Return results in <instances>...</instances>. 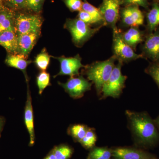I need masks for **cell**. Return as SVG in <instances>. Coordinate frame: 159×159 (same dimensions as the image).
<instances>
[{
  "mask_svg": "<svg viewBox=\"0 0 159 159\" xmlns=\"http://www.w3.org/2000/svg\"><path fill=\"white\" fill-rule=\"evenodd\" d=\"M131 129L139 146L147 148L153 147L159 142V133L154 121L146 112L127 111Z\"/></svg>",
  "mask_w": 159,
  "mask_h": 159,
  "instance_id": "1",
  "label": "cell"
},
{
  "mask_svg": "<svg viewBox=\"0 0 159 159\" xmlns=\"http://www.w3.org/2000/svg\"><path fill=\"white\" fill-rule=\"evenodd\" d=\"M116 60L113 55L106 60L96 61L84 67L88 79L94 84L99 95L101 94L102 87L110 77Z\"/></svg>",
  "mask_w": 159,
  "mask_h": 159,
  "instance_id": "2",
  "label": "cell"
},
{
  "mask_svg": "<svg viewBox=\"0 0 159 159\" xmlns=\"http://www.w3.org/2000/svg\"><path fill=\"white\" fill-rule=\"evenodd\" d=\"M103 27L92 28L89 25L79 19L68 18L66 20L64 28L68 30L72 36V41L78 48L82 47Z\"/></svg>",
  "mask_w": 159,
  "mask_h": 159,
  "instance_id": "3",
  "label": "cell"
},
{
  "mask_svg": "<svg viewBox=\"0 0 159 159\" xmlns=\"http://www.w3.org/2000/svg\"><path fill=\"white\" fill-rule=\"evenodd\" d=\"M43 23V18L39 14L16 12L14 28L17 35L41 32Z\"/></svg>",
  "mask_w": 159,
  "mask_h": 159,
  "instance_id": "4",
  "label": "cell"
},
{
  "mask_svg": "<svg viewBox=\"0 0 159 159\" xmlns=\"http://www.w3.org/2000/svg\"><path fill=\"white\" fill-rule=\"evenodd\" d=\"M122 65L123 63L119 61L117 64H115L110 77L102 87L101 93L103 98H117L121 95L127 79V77L122 75Z\"/></svg>",
  "mask_w": 159,
  "mask_h": 159,
  "instance_id": "5",
  "label": "cell"
},
{
  "mask_svg": "<svg viewBox=\"0 0 159 159\" xmlns=\"http://www.w3.org/2000/svg\"><path fill=\"white\" fill-rule=\"evenodd\" d=\"M121 32V30L118 29L113 31V52L117 60L123 63L139 58H144L142 54H136L134 50L123 41Z\"/></svg>",
  "mask_w": 159,
  "mask_h": 159,
  "instance_id": "6",
  "label": "cell"
},
{
  "mask_svg": "<svg viewBox=\"0 0 159 159\" xmlns=\"http://www.w3.org/2000/svg\"><path fill=\"white\" fill-rule=\"evenodd\" d=\"M122 0H102L99 8L100 14L104 20L105 26L116 31V25L120 19V11Z\"/></svg>",
  "mask_w": 159,
  "mask_h": 159,
  "instance_id": "7",
  "label": "cell"
},
{
  "mask_svg": "<svg viewBox=\"0 0 159 159\" xmlns=\"http://www.w3.org/2000/svg\"><path fill=\"white\" fill-rule=\"evenodd\" d=\"M65 90L74 99L81 98L85 92L90 90L92 83L82 76L70 77L65 83L58 82Z\"/></svg>",
  "mask_w": 159,
  "mask_h": 159,
  "instance_id": "8",
  "label": "cell"
},
{
  "mask_svg": "<svg viewBox=\"0 0 159 159\" xmlns=\"http://www.w3.org/2000/svg\"><path fill=\"white\" fill-rule=\"evenodd\" d=\"M120 19L124 27H139L144 25L145 16L139 6L130 5L121 8Z\"/></svg>",
  "mask_w": 159,
  "mask_h": 159,
  "instance_id": "9",
  "label": "cell"
},
{
  "mask_svg": "<svg viewBox=\"0 0 159 159\" xmlns=\"http://www.w3.org/2000/svg\"><path fill=\"white\" fill-rule=\"evenodd\" d=\"M141 50L144 58H148L152 62L159 63V28L145 35Z\"/></svg>",
  "mask_w": 159,
  "mask_h": 159,
  "instance_id": "10",
  "label": "cell"
},
{
  "mask_svg": "<svg viewBox=\"0 0 159 159\" xmlns=\"http://www.w3.org/2000/svg\"><path fill=\"white\" fill-rule=\"evenodd\" d=\"M53 57L57 60L60 63L59 72L54 77L61 75H67L70 77H74L79 75L80 69L85 66L82 64V59L78 54L73 57H68L62 56Z\"/></svg>",
  "mask_w": 159,
  "mask_h": 159,
  "instance_id": "11",
  "label": "cell"
},
{
  "mask_svg": "<svg viewBox=\"0 0 159 159\" xmlns=\"http://www.w3.org/2000/svg\"><path fill=\"white\" fill-rule=\"evenodd\" d=\"M156 157L139 148L118 147L112 149V159H149Z\"/></svg>",
  "mask_w": 159,
  "mask_h": 159,
  "instance_id": "12",
  "label": "cell"
},
{
  "mask_svg": "<svg viewBox=\"0 0 159 159\" xmlns=\"http://www.w3.org/2000/svg\"><path fill=\"white\" fill-rule=\"evenodd\" d=\"M0 45L9 54H20L17 35L14 30H8L0 32Z\"/></svg>",
  "mask_w": 159,
  "mask_h": 159,
  "instance_id": "13",
  "label": "cell"
},
{
  "mask_svg": "<svg viewBox=\"0 0 159 159\" xmlns=\"http://www.w3.org/2000/svg\"><path fill=\"white\" fill-rule=\"evenodd\" d=\"M40 35L41 32L17 35L20 54L29 57V54L34 48Z\"/></svg>",
  "mask_w": 159,
  "mask_h": 159,
  "instance_id": "14",
  "label": "cell"
},
{
  "mask_svg": "<svg viewBox=\"0 0 159 159\" xmlns=\"http://www.w3.org/2000/svg\"><path fill=\"white\" fill-rule=\"evenodd\" d=\"M122 39L134 50L136 51L137 46L144 42L145 35L139 27H130L125 32H121Z\"/></svg>",
  "mask_w": 159,
  "mask_h": 159,
  "instance_id": "15",
  "label": "cell"
},
{
  "mask_svg": "<svg viewBox=\"0 0 159 159\" xmlns=\"http://www.w3.org/2000/svg\"><path fill=\"white\" fill-rule=\"evenodd\" d=\"M25 122L26 128L30 136V145H32L34 142V119L32 101L29 91H28L27 101H26L25 111Z\"/></svg>",
  "mask_w": 159,
  "mask_h": 159,
  "instance_id": "16",
  "label": "cell"
},
{
  "mask_svg": "<svg viewBox=\"0 0 159 159\" xmlns=\"http://www.w3.org/2000/svg\"><path fill=\"white\" fill-rule=\"evenodd\" d=\"M16 12L6 6L0 11V32L8 30L15 31Z\"/></svg>",
  "mask_w": 159,
  "mask_h": 159,
  "instance_id": "17",
  "label": "cell"
},
{
  "mask_svg": "<svg viewBox=\"0 0 159 159\" xmlns=\"http://www.w3.org/2000/svg\"><path fill=\"white\" fill-rule=\"evenodd\" d=\"M32 62L28 59V57L21 54H9L5 60L6 64L11 67L20 70L25 73L27 66Z\"/></svg>",
  "mask_w": 159,
  "mask_h": 159,
  "instance_id": "18",
  "label": "cell"
},
{
  "mask_svg": "<svg viewBox=\"0 0 159 159\" xmlns=\"http://www.w3.org/2000/svg\"><path fill=\"white\" fill-rule=\"evenodd\" d=\"M146 30L147 33H152L159 25V4L152 3V8L146 14Z\"/></svg>",
  "mask_w": 159,
  "mask_h": 159,
  "instance_id": "19",
  "label": "cell"
},
{
  "mask_svg": "<svg viewBox=\"0 0 159 159\" xmlns=\"http://www.w3.org/2000/svg\"><path fill=\"white\" fill-rule=\"evenodd\" d=\"M83 2L82 10L86 11L90 15L97 21L99 26H105L104 20L98 8L91 5L87 0H83Z\"/></svg>",
  "mask_w": 159,
  "mask_h": 159,
  "instance_id": "20",
  "label": "cell"
},
{
  "mask_svg": "<svg viewBox=\"0 0 159 159\" xmlns=\"http://www.w3.org/2000/svg\"><path fill=\"white\" fill-rule=\"evenodd\" d=\"M112 149L107 147H95L89 154L87 159H111Z\"/></svg>",
  "mask_w": 159,
  "mask_h": 159,
  "instance_id": "21",
  "label": "cell"
},
{
  "mask_svg": "<svg viewBox=\"0 0 159 159\" xmlns=\"http://www.w3.org/2000/svg\"><path fill=\"white\" fill-rule=\"evenodd\" d=\"M51 56L46 48L43 49L34 59L35 65L42 71H46L50 64Z\"/></svg>",
  "mask_w": 159,
  "mask_h": 159,
  "instance_id": "22",
  "label": "cell"
},
{
  "mask_svg": "<svg viewBox=\"0 0 159 159\" xmlns=\"http://www.w3.org/2000/svg\"><path fill=\"white\" fill-rule=\"evenodd\" d=\"M88 129L85 125L77 124L71 126L69 132L74 140L80 142L85 135Z\"/></svg>",
  "mask_w": 159,
  "mask_h": 159,
  "instance_id": "23",
  "label": "cell"
},
{
  "mask_svg": "<svg viewBox=\"0 0 159 159\" xmlns=\"http://www.w3.org/2000/svg\"><path fill=\"white\" fill-rule=\"evenodd\" d=\"M97 140V135L95 131L92 129L88 128L85 135L80 142L84 148L90 149L93 148Z\"/></svg>",
  "mask_w": 159,
  "mask_h": 159,
  "instance_id": "24",
  "label": "cell"
},
{
  "mask_svg": "<svg viewBox=\"0 0 159 159\" xmlns=\"http://www.w3.org/2000/svg\"><path fill=\"white\" fill-rule=\"evenodd\" d=\"M37 85L39 94H42L43 91L50 84V76L46 71H42L38 75L36 79Z\"/></svg>",
  "mask_w": 159,
  "mask_h": 159,
  "instance_id": "25",
  "label": "cell"
},
{
  "mask_svg": "<svg viewBox=\"0 0 159 159\" xmlns=\"http://www.w3.org/2000/svg\"><path fill=\"white\" fill-rule=\"evenodd\" d=\"M57 159H70L73 151L67 145H61L54 148L53 150Z\"/></svg>",
  "mask_w": 159,
  "mask_h": 159,
  "instance_id": "26",
  "label": "cell"
},
{
  "mask_svg": "<svg viewBox=\"0 0 159 159\" xmlns=\"http://www.w3.org/2000/svg\"><path fill=\"white\" fill-rule=\"evenodd\" d=\"M45 0H25L26 9L39 14L42 11Z\"/></svg>",
  "mask_w": 159,
  "mask_h": 159,
  "instance_id": "27",
  "label": "cell"
},
{
  "mask_svg": "<svg viewBox=\"0 0 159 159\" xmlns=\"http://www.w3.org/2000/svg\"><path fill=\"white\" fill-rule=\"evenodd\" d=\"M4 5L16 11L26 9L25 0H3Z\"/></svg>",
  "mask_w": 159,
  "mask_h": 159,
  "instance_id": "28",
  "label": "cell"
},
{
  "mask_svg": "<svg viewBox=\"0 0 159 159\" xmlns=\"http://www.w3.org/2000/svg\"><path fill=\"white\" fill-rule=\"evenodd\" d=\"M145 72L152 77L159 87V63H152Z\"/></svg>",
  "mask_w": 159,
  "mask_h": 159,
  "instance_id": "29",
  "label": "cell"
},
{
  "mask_svg": "<svg viewBox=\"0 0 159 159\" xmlns=\"http://www.w3.org/2000/svg\"><path fill=\"white\" fill-rule=\"evenodd\" d=\"M66 7L71 11H80L82 10V0H63Z\"/></svg>",
  "mask_w": 159,
  "mask_h": 159,
  "instance_id": "30",
  "label": "cell"
},
{
  "mask_svg": "<svg viewBox=\"0 0 159 159\" xmlns=\"http://www.w3.org/2000/svg\"><path fill=\"white\" fill-rule=\"evenodd\" d=\"M130 5L141 6L147 10L149 9V3L148 0H122V6L124 7Z\"/></svg>",
  "mask_w": 159,
  "mask_h": 159,
  "instance_id": "31",
  "label": "cell"
},
{
  "mask_svg": "<svg viewBox=\"0 0 159 159\" xmlns=\"http://www.w3.org/2000/svg\"><path fill=\"white\" fill-rule=\"evenodd\" d=\"M77 18L89 25L93 24H98L97 21L90 15L84 10H81L79 11Z\"/></svg>",
  "mask_w": 159,
  "mask_h": 159,
  "instance_id": "32",
  "label": "cell"
},
{
  "mask_svg": "<svg viewBox=\"0 0 159 159\" xmlns=\"http://www.w3.org/2000/svg\"><path fill=\"white\" fill-rule=\"evenodd\" d=\"M5 122V120L4 118L0 116V135L2 130Z\"/></svg>",
  "mask_w": 159,
  "mask_h": 159,
  "instance_id": "33",
  "label": "cell"
},
{
  "mask_svg": "<svg viewBox=\"0 0 159 159\" xmlns=\"http://www.w3.org/2000/svg\"><path fill=\"white\" fill-rule=\"evenodd\" d=\"M44 159H57V158H56V157L54 155V152H52L51 153H50L49 155L46 157Z\"/></svg>",
  "mask_w": 159,
  "mask_h": 159,
  "instance_id": "34",
  "label": "cell"
},
{
  "mask_svg": "<svg viewBox=\"0 0 159 159\" xmlns=\"http://www.w3.org/2000/svg\"><path fill=\"white\" fill-rule=\"evenodd\" d=\"M154 121L156 125L158 130H159V116L155 120H154Z\"/></svg>",
  "mask_w": 159,
  "mask_h": 159,
  "instance_id": "35",
  "label": "cell"
},
{
  "mask_svg": "<svg viewBox=\"0 0 159 159\" xmlns=\"http://www.w3.org/2000/svg\"><path fill=\"white\" fill-rule=\"evenodd\" d=\"M5 6L3 0H0V11L5 8Z\"/></svg>",
  "mask_w": 159,
  "mask_h": 159,
  "instance_id": "36",
  "label": "cell"
},
{
  "mask_svg": "<svg viewBox=\"0 0 159 159\" xmlns=\"http://www.w3.org/2000/svg\"><path fill=\"white\" fill-rule=\"evenodd\" d=\"M152 1L153 2H156L159 4V0H152Z\"/></svg>",
  "mask_w": 159,
  "mask_h": 159,
  "instance_id": "37",
  "label": "cell"
},
{
  "mask_svg": "<svg viewBox=\"0 0 159 159\" xmlns=\"http://www.w3.org/2000/svg\"><path fill=\"white\" fill-rule=\"evenodd\" d=\"M149 159H158L156 157H155L152 158H150Z\"/></svg>",
  "mask_w": 159,
  "mask_h": 159,
  "instance_id": "38",
  "label": "cell"
}]
</instances>
